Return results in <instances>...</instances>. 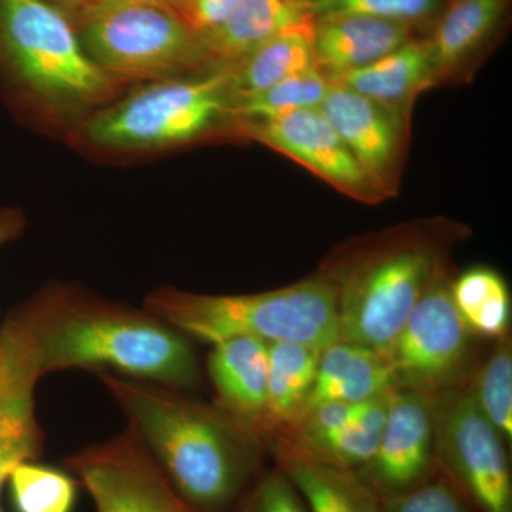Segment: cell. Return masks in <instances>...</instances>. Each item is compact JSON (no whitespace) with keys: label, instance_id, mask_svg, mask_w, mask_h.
Returning a JSON list of instances; mask_svg holds the SVG:
<instances>
[{"label":"cell","instance_id":"38","mask_svg":"<svg viewBox=\"0 0 512 512\" xmlns=\"http://www.w3.org/2000/svg\"><path fill=\"white\" fill-rule=\"evenodd\" d=\"M49 2V0H47ZM62 2L67 3V5L74 6L77 3V0H62Z\"/></svg>","mask_w":512,"mask_h":512},{"label":"cell","instance_id":"26","mask_svg":"<svg viewBox=\"0 0 512 512\" xmlns=\"http://www.w3.org/2000/svg\"><path fill=\"white\" fill-rule=\"evenodd\" d=\"M329 80L318 67L295 74L264 92L234 101L229 107L235 116L254 121L279 119L302 110H319L329 90Z\"/></svg>","mask_w":512,"mask_h":512},{"label":"cell","instance_id":"2","mask_svg":"<svg viewBox=\"0 0 512 512\" xmlns=\"http://www.w3.org/2000/svg\"><path fill=\"white\" fill-rule=\"evenodd\" d=\"M453 235L440 225L394 229L323 265L336 291L339 340L386 356L414 306L447 271Z\"/></svg>","mask_w":512,"mask_h":512},{"label":"cell","instance_id":"21","mask_svg":"<svg viewBox=\"0 0 512 512\" xmlns=\"http://www.w3.org/2000/svg\"><path fill=\"white\" fill-rule=\"evenodd\" d=\"M316 19L285 30L268 40L244 59L231 64L229 99L254 96L274 84L316 67L313 56V33Z\"/></svg>","mask_w":512,"mask_h":512},{"label":"cell","instance_id":"25","mask_svg":"<svg viewBox=\"0 0 512 512\" xmlns=\"http://www.w3.org/2000/svg\"><path fill=\"white\" fill-rule=\"evenodd\" d=\"M393 393L367 400L348 423L306 450H293L330 466L352 471L360 470L376 453Z\"/></svg>","mask_w":512,"mask_h":512},{"label":"cell","instance_id":"31","mask_svg":"<svg viewBox=\"0 0 512 512\" xmlns=\"http://www.w3.org/2000/svg\"><path fill=\"white\" fill-rule=\"evenodd\" d=\"M244 512H308L301 495L282 471L266 474L249 497Z\"/></svg>","mask_w":512,"mask_h":512},{"label":"cell","instance_id":"24","mask_svg":"<svg viewBox=\"0 0 512 512\" xmlns=\"http://www.w3.org/2000/svg\"><path fill=\"white\" fill-rule=\"evenodd\" d=\"M458 313L474 335L501 339L510 335L511 298L503 276L487 266L467 269L450 282Z\"/></svg>","mask_w":512,"mask_h":512},{"label":"cell","instance_id":"29","mask_svg":"<svg viewBox=\"0 0 512 512\" xmlns=\"http://www.w3.org/2000/svg\"><path fill=\"white\" fill-rule=\"evenodd\" d=\"M441 0H312L315 19L359 15L413 26L439 12Z\"/></svg>","mask_w":512,"mask_h":512},{"label":"cell","instance_id":"20","mask_svg":"<svg viewBox=\"0 0 512 512\" xmlns=\"http://www.w3.org/2000/svg\"><path fill=\"white\" fill-rule=\"evenodd\" d=\"M326 79L384 106L404 110V104L431 82L429 42L410 40L376 62Z\"/></svg>","mask_w":512,"mask_h":512},{"label":"cell","instance_id":"12","mask_svg":"<svg viewBox=\"0 0 512 512\" xmlns=\"http://www.w3.org/2000/svg\"><path fill=\"white\" fill-rule=\"evenodd\" d=\"M248 136L274 148L355 200L373 204L384 195L320 110L248 123Z\"/></svg>","mask_w":512,"mask_h":512},{"label":"cell","instance_id":"9","mask_svg":"<svg viewBox=\"0 0 512 512\" xmlns=\"http://www.w3.org/2000/svg\"><path fill=\"white\" fill-rule=\"evenodd\" d=\"M447 271L434 279L387 352L396 389L437 394L468 383L473 336L458 313Z\"/></svg>","mask_w":512,"mask_h":512},{"label":"cell","instance_id":"22","mask_svg":"<svg viewBox=\"0 0 512 512\" xmlns=\"http://www.w3.org/2000/svg\"><path fill=\"white\" fill-rule=\"evenodd\" d=\"M320 353L322 349L305 343L288 340L268 343L264 443L301 416L315 383Z\"/></svg>","mask_w":512,"mask_h":512},{"label":"cell","instance_id":"39","mask_svg":"<svg viewBox=\"0 0 512 512\" xmlns=\"http://www.w3.org/2000/svg\"><path fill=\"white\" fill-rule=\"evenodd\" d=\"M0 512H2V511H0Z\"/></svg>","mask_w":512,"mask_h":512},{"label":"cell","instance_id":"33","mask_svg":"<svg viewBox=\"0 0 512 512\" xmlns=\"http://www.w3.org/2000/svg\"><path fill=\"white\" fill-rule=\"evenodd\" d=\"M19 319H12L0 330V393L15 373L29 346V336Z\"/></svg>","mask_w":512,"mask_h":512},{"label":"cell","instance_id":"8","mask_svg":"<svg viewBox=\"0 0 512 512\" xmlns=\"http://www.w3.org/2000/svg\"><path fill=\"white\" fill-rule=\"evenodd\" d=\"M507 441L481 412L470 382L434 397V460L477 512H512Z\"/></svg>","mask_w":512,"mask_h":512},{"label":"cell","instance_id":"30","mask_svg":"<svg viewBox=\"0 0 512 512\" xmlns=\"http://www.w3.org/2000/svg\"><path fill=\"white\" fill-rule=\"evenodd\" d=\"M380 503L383 512H477L439 468L412 490L380 498Z\"/></svg>","mask_w":512,"mask_h":512},{"label":"cell","instance_id":"37","mask_svg":"<svg viewBox=\"0 0 512 512\" xmlns=\"http://www.w3.org/2000/svg\"><path fill=\"white\" fill-rule=\"evenodd\" d=\"M164 2L167 3V5L174 10L175 6H177L178 3L181 2V0H164Z\"/></svg>","mask_w":512,"mask_h":512},{"label":"cell","instance_id":"14","mask_svg":"<svg viewBox=\"0 0 512 512\" xmlns=\"http://www.w3.org/2000/svg\"><path fill=\"white\" fill-rule=\"evenodd\" d=\"M208 370L221 412L242 430L264 443L268 343L254 338L225 340L212 346Z\"/></svg>","mask_w":512,"mask_h":512},{"label":"cell","instance_id":"1","mask_svg":"<svg viewBox=\"0 0 512 512\" xmlns=\"http://www.w3.org/2000/svg\"><path fill=\"white\" fill-rule=\"evenodd\" d=\"M101 379L188 504L217 510L237 495L259 444L251 434L224 413L167 390L109 375Z\"/></svg>","mask_w":512,"mask_h":512},{"label":"cell","instance_id":"13","mask_svg":"<svg viewBox=\"0 0 512 512\" xmlns=\"http://www.w3.org/2000/svg\"><path fill=\"white\" fill-rule=\"evenodd\" d=\"M319 110L384 197L392 195L404 156V110L335 83H330Z\"/></svg>","mask_w":512,"mask_h":512},{"label":"cell","instance_id":"10","mask_svg":"<svg viewBox=\"0 0 512 512\" xmlns=\"http://www.w3.org/2000/svg\"><path fill=\"white\" fill-rule=\"evenodd\" d=\"M67 466L82 478L99 512H181L187 504L133 427L70 457Z\"/></svg>","mask_w":512,"mask_h":512},{"label":"cell","instance_id":"32","mask_svg":"<svg viewBox=\"0 0 512 512\" xmlns=\"http://www.w3.org/2000/svg\"><path fill=\"white\" fill-rule=\"evenodd\" d=\"M242 0H181L174 8L192 35L201 37L220 28Z\"/></svg>","mask_w":512,"mask_h":512},{"label":"cell","instance_id":"23","mask_svg":"<svg viewBox=\"0 0 512 512\" xmlns=\"http://www.w3.org/2000/svg\"><path fill=\"white\" fill-rule=\"evenodd\" d=\"M505 0H454L430 40L431 82L470 56L493 32Z\"/></svg>","mask_w":512,"mask_h":512},{"label":"cell","instance_id":"4","mask_svg":"<svg viewBox=\"0 0 512 512\" xmlns=\"http://www.w3.org/2000/svg\"><path fill=\"white\" fill-rule=\"evenodd\" d=\"M147 309L171 329L212 346L254 338L325 349L339 340L335 286L323 271L285 288L249 295L163 289L147 299Z\"/></svg>","mask_w":512,"mask_h":512},{"label":"cell","instance_id":"19","mask_svg":"<svg viewBox=\"0 0 512 512\" xmlns=\"http://www.w3.org/2000/svg\"><path fill=\"white\" fill-rule=\"evenodd\" d=\"M39 377V360L29 338L25 356L0 393V493L13 471L39 451L40 431L33 402Z\"/></svg>","mask_w":512,"mask_h":512},{"label":"cell","instance_id":"6","mask_svg":"<svg viewBox=\"0 0 512 512\" xmlns=\"http://www.w3.org/2000/svg\"><path fill=\"white\" fill-rule=\"evenodd\" d=\"M77 12L84 49L111 79H170L204 62L197 36L168 6L124 3Z\"/></svg>","mask_w":512,"mask_h":512},{"label":"cell","instance_id":"3","mask_svg":"<svg viewBox=\"0 0 512 512\" xmlns=\"http://www.w3.org/2000/svg\"><path fill=\"white\" fill-rule=\"evenodd\" d=\"M22 319L40 375L110 367L168 386L197 383L198 363L180 332L153 318L111 308L60 305Z\"/></svg>","mask_w":512,"mask_h":512},{"label":"cell","instance_id":"15","mask_svg":"<svg viewBox=\"0 0 512 512\" xmlns=\"http://www.w3.org/2000/svg\"><path fill=\"white\" fill-rule=\"evenodd\" d=\"M413 26L369 16L316 19L313 56L326 77L360 69L389 55L412 39Z\"/></svg>","mask_w":512,"mask_h":512},{"label":"cell","instance_id":"11","mask_svg":"<svg viewBox=\"0 0 512 512\" xmlns=\"http://www.w3.org/2000/svg\"><path fill=\"white\" fill-rule=\"evenodd\" d=\"M434 397L394 390L376 453L356 471L377 497L412 490L436 471Z\"/></svg>","mask_w":512,"mask_h":512},{"label":"cell","instance_id":"36","mask_svg":"<svg viewBox=\"0 0 512 512\" xmlns=\"http://www.w3.org/2000/svg\"><path fill=\"white\" fill-rule=\"evenodd\" d=\"M181 512H200V510H197V508L192 507L190 504H185V507L183 508V511Z\"/></svg>","mask_w":512,"mask_h":512},{"label":"cell","instance_id":"35","mask_svg":"<svg viewBox=\"0 0 512 512\" xmlns=\"http://www.w3.org/2000/svg\"><path fill=\"white\" fill-rule=\"evenodd\" d=\"M124 3H153V5L168 6L164 0H77L74 9L89 8V6L124 5ZM170 8V6H168Z\"/></svg>","mask_w":512,"mask_h":512},{"label":"cell","instance_id":"16","mask_svg":"<svg viewBox=\"0 0 512 512\" xmlns=\"http://www.w3.org/2000/svg\"><path fill=\"white\" fill-rule=\"evenodd\" d=\"M312 0H242L208 35L198 37L204 60L231 64L244 59L285 30L315 19Z\"/></svg>","mask_w":512,"mask_h":512},{"label":"cell","instance_id":"17","mask_svg":"<svg viewBox=\"0 0 512 512\" xmlns=\"http://www.w3.org/2000/svg\"><path fill=\"white\" fill-rule=\"evenodd\" d=\"M271 448L282 471L301 495L308 512H383L377 497L356 471L303 456L278 440Z\"/></svg>","mask_w":512,"mask_h":512},{"label":"cell","instance_id":"7","mask_svg":"<svg viewBox=\"0 0 512 512\" xmlns=\"http://www.w3.org/2000/svg\"><path fill=\"white\" fill-rule=\"evenodd\" d=\"M229 70L144 87L87 121V140L107 148H154L201 136L229 109Z\"/></svg>","mask_w":512,"mask_h":512},{"label":"cell","instance_id":"5","mask_svg":"<svg viewBox=\"0 0 512 512\" xmlns=\"http://www.w3.org/2000/svg\"><path fill=\"white\" fill-rule=\"evenodd\" d=\"M0 60L53 106H86L113 90V79L86 52L72 20L47 0H0Z\"/></svg>","mask_w":512,"mask_h":512},{"label":"cell","instance_id":"34","mask_svg":"<svg viewBox=\"0 0 512 512\" xmlns=\"http://www.w3.org/2000/svg\"><path fill=\"white\" fill-rule=\"evenodd\" d=\"M23 224H25V221H23V217L18 211H0V247L18 237L23 229Z\"/></svg>","mask_w":512,"mask_h":512},{"label":"cell","instance_id":"18","mask_svg":"<svg viewBox=\"0 0 512 512\" xmlns=\"http://www.w3.org/2000/svg\"><path fill=\"white\" fill-rule=\"evenodd\" d=\"M394 390L396 383L386 357L366 346L338 340L320 353L315 383L303 412L325 402L363 403Z\"/></svg>","mask_w":512,"mask_h":512},{"label":"cell","instance_id":"27","mask_svg":"<svg viewBox=\"0 0 512 512\" xmlns=\"http://www.w3.org/2000/svg\"><path fill=\"white\" fill-rule=\"evenodd\" d=\"M470 389L481 412L500 431L508 444L512 441V345L510 335L497 340L491 355L478 369Z\"/></svg>","mask_w":512,"mask_h":512},{"label":"cell","instance_id":"28","mask_svg":"<svg viewBox=\"0 0 512 512\" xmlns=\"http://www.w3.org/2000/svg\"><path fill=\"white\" fill-rule=\"evenodd\" d=\"M13 501L18 512H72L76 484L63 471L20 464L9 478Z\"/></svg>","mask_w":512,"mask_h":512}]
</instances>
